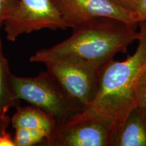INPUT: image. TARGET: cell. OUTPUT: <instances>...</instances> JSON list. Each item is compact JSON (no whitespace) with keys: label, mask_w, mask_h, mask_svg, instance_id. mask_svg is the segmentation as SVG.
Returning <instances> with one entry per match:
<instances>
[{"label":"cell","mask_w":146,"mask_h":146,"mask_svg":"<svg viewBox=\"0 0 146 146\" xmlns=\"http://www.w3.org/2000/svg\"><path fill=\"white\" fill-rule=\"evenodd\" d=\"M137 26L135 52L125 60H113L104 66L96 98L85 108L108 122L116 135L138 106L139 94L146 81V21L139 22Z\"/></svg>","instance_id":"6da1fadb"},{"label":"cell","mask_w":146,"mask_h":146,"mask_svg":"<svg viewBox=\"0 0 146 146\" xmlns=\"http://www.w3.org/2000/svg\"><path fill=\"white\" fill-rule=\"evenodd\" d=\"M137 27L116 18H96L73 29L72 35L64 41L38 50L30 62L43 63L50 58L73 56L106 65L116 54L127 53L128 47L137 41Z\"/></svg>","instance_id":"7a4b0ae2"},{"label":"cell","mask_w":146,"mask_h":146,"mask_svg":"<svg viewBox=\"0 0 146 146\" xmlns=\"http://www.w3.org/2000/svg\"><path fill=\"white\" fill-rule=\"evenodd\" d=\"M12 86L16 99L25 100L43 110L52 116L57 123L84 108L47 70L32 77L12 74Z\"/></svg>","instance_id":"3957f363"},{"label":"cell","mask_w":146,"mask_h":146,"mask_svg":"<svg viewBox=\"0 0 146 146\" xmlns=\"http://www.w3.org/2000/svg\"><path fill=\"white\" fill-rule=\"evenodd\" d=\"M114 129L108 122L88 108L57 123L43 146H113Z\"/></svg>","instance_id":"277c9868"},{"label":"cell","mask_w":146,"mask_h":146,"mask_svg":"<svg viewBox=\"0 0 146 146\" xmlns=\"http://www.w3.org/2000/svg\"><path fill=\"white\" fill-rule=\"evenodd\" d=\"M42 64L84 108L91 104L98 92L102 71L105 65L73 56L50 58Z\"/></svg>","instance_id":"5b68a950"},{"label":"cell","mask_w":146,"mask_h":146,"mask_svg":"<svg viewBox=\"0 0 146 146\" xmlns=\"http://www.w3.org/2000/svg\"><path fill=\"white\" fill-rule=\"evenodd\" d=\"M3 27L7 39L12 42L22 35L43 29H68L52 0H20Z\"/></svg>","instance_id":"8992f818"},{"label":"cell","mask_w":146,"mask_h":146,"mask_svg":"<svg viewBox=\"0 0 146 146\" xmlns=\"http://www.w3.org/2000/svg\"><path fill=\"white\" fill-rule=\"evenodd\" d=\"M68 28L72 29L100 17H109L137 25L133 12L110 0H52Z\"/></svg>","instance_id":"52a82bcc"},{"label":"cell","mask_w":146,"mask_h":146,"mask_svg":"<svg viewBox=\"0 0 146 146\" xmlns=\"http://www.w3.org/2000/svg\"><path fill=\"white\" fill-rule=\"evenodd\" d=\"M113 146H146V109L138 106L116 133Z\"/></svg>","instance_id":"ba28073f"},{"label":"cell","mask_w":146,"mask_h":146,"mask_svg":"<svg viewBox=\"0 0 146 146\" xmlns=\"http://www.w3.org/2000/svg\"><path fill=\"white\" fill-rule=\"evenodd\" d=\"M10 124L14 129L27 128L43 131L50 137L57 125V121L39 108L33 105L25 107L18 105L11 118Z\"/></svg>","instance_id":"9c48e42d"},{"label":"cell","mask_w":146,"mask_h":146,"mask_svg":"<svg viewBox=\"0 0 146 146\" xmlns=\"http://www.w3.org/2000/svg\"><path fill=\"white\" fill-rule=\"evenodd\" d=\"M3 23H0V108L8 112V110L16 108L19 100L16 98L12 86V74L8 61L3 52L1 30Z\"/></svg>","instance_id":"30bf717a"},{"label":"cell","mask_w":146,"mask_h":146,"mask_svg":"<svg viewBox=\"0 0 146 146\" xmlns=\"http://www.w3.org/2000/svg\"><path fill=\"white\" fill-rule=\"evenodd\" d=\"M14 140L16 146H33L41 144L50 137V135L45 131L27 128H16Z\"/></svg>","instance_id":"8fae6325"},{"label":"cell","mask_w":146,"mask_h":146,"mask_svg":"<svg viewBox=\"0 0 146 146\" xmlns=\"http://www.w3.org/2000/svg\"><path fill=\"white\" fill-rule=\"evenodd\" d=\"M20 0H0V23H4L14 13Z\"/></svg>","instance_id":"7c38bea8"},{"label":"cell","mask_w":146,"mask_h":146,"mask_svg":"<svg viewBox=\"0 0 146 146\" xmlns=\"http://www.w3.org/2000/svg\"><path fill=\"white\" fill-rule=\"evenodd\" d=\"M133 12L137 23L146 21V0H136Z\"/></svg>","instance_id":"4fadbf2b"},{"label":"cell","mask_w":146,"mask_h":146,"mask_svg":"<svg viewBox=\"0 0 146 146\" xmlns=\"http://www.w3.org/2000/svg\"><path fill=\"white\" fill-rule=\"evenodd\" d=\"M11 123V118L7 114L6 111L0 108V135L7 131Z\"/></svg>","instance_id":"5bb4252c"},{"label":"cell","mask_w":146,"mask_h":146,"mask_svg":"<svg viewBox=\"0 0 146 146\" xmlns=\"http://www.w3.org/2000/svg\"><path fill=\"white\" fill-rule=\"evenodd\" d=\"M120 8L133 12L136 0H110Z\"/></svg>","instance_id":"9a60e30c"},{"label":"cell","mask_w":146,"mask_h":146,"mask_svg":"<svg viewBox=\"0 0 146 146\" xmlns=\"http://www.w3.org/2000/svg\"><path fill=\"white\" fill-rule=\"evenodd\" d=\"M0 146H16L14 137L7 131L0 135Z\"/></svg>","instance_id":"2e32d148"},{"label":"cell","mask_w":146,"mask_h":146,"mask_svg":"<svg viewBox=\"0 0 146 146\" xmlns=\"http://www.w3.org/2000/svg\"><path fill=\"white\" fill-rule=\"evenodd\" d=\"M138 106H141L146 109V81L142 85L139 94Z\"/></svg>","instance_id":"e0dca14e"}]
</instances>
